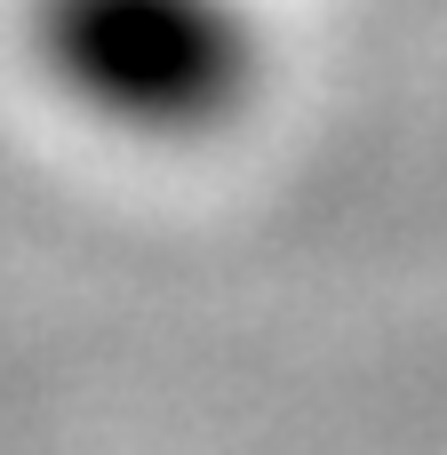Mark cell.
<instances>
[{
    "instance_id": "1",
    "label": "cell",
    "mask_w": 447,
    "mask_h": 455,
    "mask_svg": "<svg viewBox=\"0 0 447 455\" xmlns=\"http://www.w3.org/2000/svg\"><path fill=\"white\" fill-rule=\"evenodd\" d=\"M16 40L80 128L152 152L216 144L272 88L256 0H24Z\"/></svg>"
}]
</instances>
